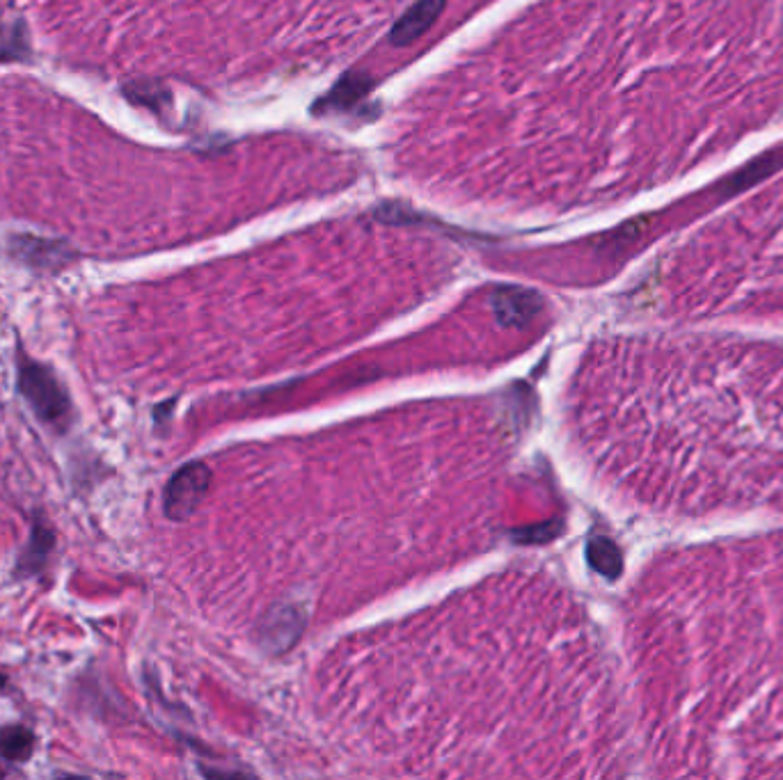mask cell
I'll use <instances>...</instances> for the list:
<instances>
[{"mask_svg": "<svg viewBox=\"0 0 783 780\" xmlns=\"http://www.w3.org/2000/svg\"><path fill=\"white\" fill-rule=\"evenodd\" d=\"M17 387L39 421L49 426H65L71 415L67 389L46 364L21 360Z\"/></svg>", "mask_w": 783, "mask_h": 780, "instance_id": "cell-1", "label": "cell"}, {"mask_svg": "<svg viewBox=\"0 0 783 780\" xmlns=\"http://www.w3.org/2000/svg\"><path fill=\"white\" fill-rule=\"evenodd\" d=\"M211 472L204 463H188L172 476L163 490V511L174 522L191 517L207 497Z\"/></svg>", "mask_w": 783, "mask_h": 780, "instance_id": "cell-2", "label": "cell"}, {"mask_svg": "<svg viewBox=\"0 0 783 780\" xmlns=\"http://www.w3.org/2000/svg\"><path fill=\"white\" fill-rule=\"evenodd\" d=\"M7 250H10L14 261H21V264L35 270H58L67 266L71 257H74V250H71L65 241H55V238H42L33 234L10 236Z\"/></svg>", "mask_w": 783, "mask_h": 780, "instance_id": "cell-3", "label": "cell"}, {"mask_svg": "<svg viewBox=\"0 0 783 780\" xmlns=\"http://www.w3.org/2000/svg\"><path fill=\"white\" fill-rule=\"evenodd\" d=\"M490 305H493L497 321L516 328V325H525L539 314L541 296L529 289H520V286H502L493 293Z\"/></svg>", "mask_w": 783, "mask_h": 780, "instance_id": "cell-4", "label": "cell"}, {"mask_svg": "<svg viewBox=\"0 0 783 780\" xmlns=\"http://www.w3.org/2000/svg\"><path fill=\"white\" fill-rule=\"evenodd\" d=\"M305 616L296 607H280L266 616L261 625V643L271 652L289 650L303 632Z\"/></svg>", "mask_w": 783, "mask_h": 780, "instance_id": "cell-5", "label": "cell"}, {"mask_svg": "<svg viewBox=\"0 0 783 780\" xmlns=\"http://www.w3.org/2000/svg\"><path fill=\"white\" fill-rule=\"evenodd\" d=\"M445 5L447 0H417V3L397 21V26L392 28L390 42L394 46H408L417 42V39L440 19Z\"/></svg>", "mask_w": 783, "mask_h": 780, "instance_id": "cell-6", "label": "cell"}, {"mask_svg": "<svg viewBox=\"0 0 783 780\" xmlns=\"http://www.w3.org/2000/svg\"><path fill=\"white\" fill-rule=\"evenodd\" d=\"M53 549H55V531L49 527V522L44 520V515L37 513L28 545L23 547V552L19 556L17 575L30 577V575H37V572H42L51 559Z\"/></svg>", "mask_w": 783, "mask_h": 780, "instance_id": "cell-7", "label": "cell"}, {"mask_svg": "<svg viewBox=\"0 0 783 780\" xmlns=\"http://www.w3.org/2000/svg\"><path fill=\"white\" fill-rule=\"evenodd\" d=\"M371 78L365 74H348L344 76L339 85L332 87V92L328 94V99L321 103V108H351L353 103H358L365 94L371 90Z\"/></svg>", "mask_w": 783, "mask_h": 780, "instance_id": "cell-8", "label": "cell"}, {"mask_svg": "<svg viewBox=\"0 0 783 780\" xmlns=\"http://www.w3.org/2000/svg\"><path fill=\"white\" fill-rule=\"evenodd\" d=\"M30 55V42L26 23L21 19L0 23V65L3 62L26 60Z\"/></svg>", "mask_w": 783, "mask_h": 780, "instance_id": "cell-9", "label": "cell"}, {"mask_svg": "<svg viewBox=\"0 0 783 780\" xmlns=\"http://www.w3.org/2000/svg\"><path fill=\"white\" fill-rule=\"evenodd\" d=\"M587 559L591 568L607 579H616L623 570L619 547L609 538H593L587 547Z\"/></svg>", "mask_w": 783, "mask_h": 780, "instance_id": "cell-10", "label": "cell"}, {"mask_svg": "<svg viewBox=\"0 0 783 780\" xmlns=\"http://www.w3.org/2000/svg\"><path fill=\"white\" fill-rule=\"evenodd\" d=\"M35 735L23 726L0 728V755L10 762H26L33 755Z\"/></svg>", "mask_w": 783, "mask_h": 780, "instance_id": "cell-11", "label": "cell"}, {"mask_svg": "<svg viewBox=\"0 0 783 780\" xmlns=\"http://www.w3.org/2000/svg\"><path fill=\"white\" fill-rule=\"evenodd\" d=\"M124 97L131 99L133 103H138V106L161 110L156 99H168V92H163L161 87L154 83H133L129 87H124Z\"/></svg>", "mask_w": 783, "mask_h": 780, "instance_id": "cell-12", "label": "cell"}, {"mask_svg": "<svg viewBox=\"0 0 783 780\" xmlns=\"http://www.w3.org/2000/svg\"><path fill=\"white\" fill-rule=\"evenodd\" d=\"M772 170H777V161H774L772 156H767V158H761V161L751 163L745 172H740L738 177H735V181H733L735 188H731V193L749 186V183H754L758 179H763L765 174H770Z\"/></svg>", "mask_w": 783, "mask_h": 780, "instance_id": "cell-13", "label": "cell"}, {"mask_svg": "<svg viewBox=\"0 0 783 780\" xmlns=\"http://www.w3.org/2000/svg\"><path fill=\"white\" fill-rule=\"evenodd\" d=\"M5 682H7V678H5V675H3V673H0V689H3V687H5Z\"/></svg>", "mask_w": 783, "mask_h": 780, "instance_id": "cell-14", "label": "cell"}, {"mask_svg": "<svg viewBox=\"0 0 783 780\" xmlns=\"http://www.w3.org/2000/svg\"><path fill=\"white\" fill-rule=\"evenodd\" d=\"M3 776H5V771H3V769H0V778H3Z\"/></svg>", "mask_w": 783, "mask_h": 780, "instance_id": "cell-15", "label": "cell"}]
</instances>
